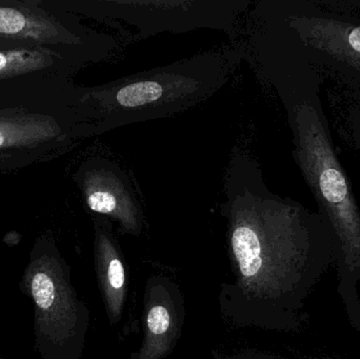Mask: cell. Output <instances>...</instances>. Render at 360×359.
<instances>
[{
	"instance_id": "cell-1",
	"label": "cell",
	"mask_w": 360,
	"mask_h": 359,
	"mask_svg": "<svg viewBox=\"0 0 360 359\" xmlns=\"http://www.w3.org/2000/svg\"><path fill=\"white\" fill-rule=\"evenodd\" d=\"M236 56L209 51L95 88L89 93L95 131L169 117L203 103L226 84Z\"/></svg>"
},
{
	"instance_id": "cell-2",
	"label": "cell",
	"mask_w": 360,
	"mask_h": 359,
	"mask_svg": "<svg viewBox=\"0 0 360 359\" xmlns=\"http://www.w3.org/2000/svg\"><path fill=\"white\" fill-rule=\"evenodd\" d=\"M251 32L295 53L323 78L360 86V16L321 0H266Z\"/></svg>"
},
{
	"instance_id": "cell-3",
	"label": "cell",
	"mask_w": 360,
	"mask_h": 359,
	"mask_svg": "<svg viewBox=\"0 0 360 359\" xmlns=\"http://www.w3.org/2000/svg\"><path fill=\"white\" fill-rule=\"evenodd\" d=\"M20 288L33 306L34 349L41 359H79L88 314L58 251L49 244L32 250Z\"/></svg>"
},
{
	"instance_id": "cell-4",
	"label": "cell",
	"mask_w": 360,
	"mask_h": 359,
	"mask_svg": "<svg viewBox=\"0 0 360 359\" xmlns=\"http://www.w3.org/2000/svg\"><path fill=\"white\" fill-rule=\"evenodd\" d=\"M251 4L250 0H101L97 11L109 23L130 25L146 38L197 29L233 34Z\"/></svg>"
},
{
	"instance_id": "cell-5",
	"label": "cell",
	"mask_w": 360,
	"mask_h": 359,
	"mask_svg": "<svg viewBox=\"0 0 360 359\" xmlns=\"http://www.w3.org/2000/svg\"><path fill=\"white\" fill-rule=\"evenodd\" d=\"M84 185L91 211L113 219L128 233H141L143 216L139 194L118 164L107 159L97 162L86 172Z\"/></svg>"
},
{
	"instance_id": "cell-6",
	"label": "cell",
	"mask_w": 360,
	"mask_h": 359,
	"mask_svg": "<svg viewBox=\"0 0 360 359\" xmlns=\"http://www.w3.org/2000/svg\"><path fill=\"white\" fill-rule=\"evenodd\" d=\"M110 225L97 227V261L101 286L112 318H118L126 293V271L115 248Z\"/></svg>"
},
{
	"instance_id": "cell-7",
	"label": "cell",
	"mask_w": 360,
	"mask_h": 359,
	"mask_svg": "<svg viewBox=\"0 0 360 359\" xmlns=\"http://www.w3.org/2000/svg\"><path fill=\"white\" fill-rule=\"evenodd\" d=\"M172 315L164 305H154L147 316V346L141 359H155L166 350V341L171 334Z\"/></svg>"
},
{
	"instance_id": "cell-8",
	"label": "cell",
	"mask_w": 360,
	"mask_h": 359,
	"mask_svg": "<svg viewBox=\"0 0 360 359\" xmlns=\"http://www.w3.org/2000/svg\"><path fill=\"white\" fill-rule=\"evenodd\" d=\"M27 27V19L19 11L11 8H0V34L21 33Z\"/></svg>"
},
{
	"instance_id": "cell-9",
	"label": "cell",
	"mask_w": 360,
	"mask_h": 359,
	"mask_svg": "<svg viewBox=\"0 0 360 359\" xmlns=\"http://www.w3.org/2000/svg\"><path fill=\"white\" fill-rule=\"evenodd\" d=\"M349 126L355 147L360 152V107H353L349 114Z\"/></svg>"
},
{
	"instance_id": "cell-10",
	"label": "cell",
	"mask_w": 360,
	"mask_h": 359,
	"mask_svg": "<svg viewBox=\"0 0 360 359\" xmlns=\"http://www.w3.org/2000/svg\"><path fill=\"white\" fill-rule=\"evenodd\" d=\"M10 65H12V58L8 55L0 53V73L8 69Z\"/></svg>"
},
{
	"instance_id": "cell-11",
	"label": "cell",
	"mask_w": 360,
	"mask_h": 359,
	"mask_svg": "<svg viewBox=\"0 0 360 359\" xmlns=\"http://www.w3.org/2000/svg\"><path fill=\"white\" fill-rule=\"evenodd\" d=\"M4 143V135L1 134V132H0V147H2Z\"/></svg>"
},
{
	"instance_id": "cell-12",
	"label": "cell",
	"mask_w": 360,
	"mask_h": 359,
	"mask_svg": "<svg viewBox=\"0 0 360 359\" xmlns=\"http://www.w3.org/2000/svg\"><path fill=\"white\" fill-rule=\"evenodd\" d=\"M0 359H4L2 358L1 354H0Z\"/></svg>"
}]
</instances>
